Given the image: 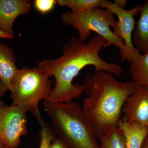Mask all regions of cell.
I'll list each match as a JSON object with an SVG mask.
<instances>
[{"label":"cell","instance_id":"obj_11","mask_svg":"<svg viewBox=\"0 0 148 148\" xmlns=\"http://www.w3.org/2000/svg\"><path fill=\"white\" fill-rule=\"evenodd\" d=\"M118 127L122 132L126 148H141L148 135V128L136 122H128L121 119Z\"/></svg>","mask_w":148,"mask_h":148},{"label":"cell","instance_id":"obj_1","mask_svg":"<svg viewBox=\"0 0 148 148\" xmlns=\"http://www.w3.org/2000/svg\"><path fill=\"white\" fill-rule=\"evenodd\" d=\"M106 40L97 34L88 41L72 37L62 47L61 57L38 62V68L55 79L54 87L44 101L51 103H69L79 98L84 92L83 87L73 82L86 66H93L95 71L103 70L116 76L121 75L123 68L121 65L108 63L100 56L99 52L106 48Z\"/></svg>","mask_w":148,"mask_h":148},{"label":"cell","instance_id":"obj_14","mask_svg":"<svg viewBox=\"0 0 148 148\" xmlns=\"http://www.w3.org/2000/svg\"><path fill=\"white\" fill-rule=\"evenodd\" d=\"M100 148H126L124 136L118 127L100 138Z\"/></svg>","mask_w":148,"mask_h":148},{"label":"cell","instance_id":"obj_16","mask_svg":"<svg viewBox=\"0 0 148 148\" xmlns=\"http://www.w3.org/2000/svg\"><path fill=\"white\" fill-rule=\"evenodd\" d=\"M40 113L35 116L41 127L39 133L40 145L39 148H49L53 140L57 138L56 134L54 130L45 121Z\"/></svg>","mask_w":148,"mask_h":148},{"label":"cell","instance_id":"obj_3","mask_svg":"<svg viewBox=\"0 0 148 148\" xmlns=\"http://www.w3.org/2000/svg\"><path fill=\"white\" fill-rule=\"evenodd\" d=\"M43 106L56 133L68 148H100L94 130L79 104L44 101Z\"/></svg>","mask_w":148,"mask_h":148},{"label":"cell","instance_id":"obj_7","mask_svg":"<svg viewBox=\"0 0 148 148\" xmlns=\"http://www.w3.org/2000/svg\"><path fill=\"white\" fill-rule=\"evenodd\" d=\"M27 112L17 106L0 107V140L8 148H17L27 134Z\"/></svg>","mask_w":148,"mask_h":148},{"label":"cell","instance_id":"obj_18","mask_svg":"<svg viewBox=\"0 0 148 148\" xmlns=\"http://www.w3.org/2000/svg\"><path fill=\"white\" fill-rule=\"evenodd\" d=\"M49 148H68L60 138H55L51 144Z\"/></svg>","mask_w":148,"mask_h":148},{"label":"cell","instance_id":"obj_20","mask_svg":"<svg viewBox=\"0 0 148 148\" xmlns=\"http://www.w3.org/2000/svg\"><path fill=\"white\" fill-rule=\"evenodd\" d=\"M14 35L8 34L0 30V38L12 39L14 38Z\"/></svg>","mask_w":148,"mask_h":148},{"label":"cell","instance_id":"obj_9","mask_svg":"<svg viewBox=\"0 0 148 148\" xmlns=\"http://www.w3.org/2000/svg\"><path fill=\"white\" fill-rule=\"evenodd\" d=\"M32 3L29 0H0V30L14 35V22L18 16L29 13Z\"/></svg>","mask_w":148,"mask_h":148},{"label":"cell","instance_id":"obj_5","mask_svg":"<svg viewBox=\"0 0 148 148\" xmlns=\"http://www.w3.org/2000/svg\"><path fill=\"white\" fill-rule=\"evenodd\" d=\"M114 15L109 10L96 7L79 14L65 12L61 14V18L64 25L71 26L77 31L80 39L86 41L91 32H95L107 42L106 48L114 45L121 52L124 50V43L114 34L110 29L116 26Z\"/></svg>","mask_w":148,"mask_h":148},{"label":"cell","instance_id":"obj_12","mask_svg":"<svg viewBox=\"0 0 148 148\" xmlns=\"http://www.w3.org/2000/svg\"><path fill=\"white\" fill-rule=\"evenodd\" d=\"M140 15L133 34V42L140 51L148 52V0L141 5Z\"/></svg>","mask_w":148,"mask_h":148},{"label":"cell","instance_id":"obj_2","mask_svg":"<svg viewBox=\"0 0 148 148\" xmlns=\"http://www.w3.org/2000/svg\"><path fill=\"white\" fill-rule=\"evenodd\" d=\"M82 86L88 96L83 113L100 139L118 127L123 105L137 85L132 81L120 82L111 73L99 70L86 74Z\"/></svg>","mask_w":148,"mask_h":148},{"label":"cell","instance_id":"obj_4","mask_svg":"<svg viewBox=\"0 0 148 148\" xmlns=\"http://www.w3.org/2000/svg\"><path fill=\"white\" fill-rule=\"evenodd\" d=\"M49 77L38 67L18 69L10 90L12 105L26 112H32L33 115L39 112V102L46 100L52 90Z\"/></svg>","mask_w":148,"mask_h":148},{"label":"cell","instance_id":"obj_24","mask_svg":"<svg viewBox=\"0 0 148 148\" xmlns=\"http://www.w3.org/2000/svg\"><path fill=\"white\" fill-rule=\"evenodd\" d=\"M4 105V104L3 102L0 100V107H1L2 106H3Z\"/></svg>","mask_w":148,"mask_h":148},{"label":"cell","instance_id":"obj_6","mask_svg":"<svg viewBox=\"0 0 148 148\" xmlns=\"http://www.w3.org/2000/svg\"><path fill=\"white\" fill-rule=\"evenodd\" d=\"M99 7L109 10L117 17L118 21L113 32L124 43V50L120 52L122 61H127L130 63L138 60L142 54L133 45L132 36L136 22L135 16L140 13L141 5H137L127 10L120 8L114 3L101 0Z\"/></svg>","mask_w":148,"mask_h":148},{"label":"cell","instance_id":"obj_17","mask_svg":"<svg viewBox=\"0 0 148 148\" xmlns=\"http://www.w3.org/2000/svg\"><path fill=\"white\" fill-rule=\"evenodd\" d=\"M33 3L38 12L45 14L52 10L57 3L54 0H35Z\"/></svg>","mask_w":148,"mask_h":148},{"label":"cell","instance_id":"obj_19","mask_svg":"<svg viewBox=\"0 0 148 148\" xmlns=\"http://www.w3.org/2000/svg\"><path fill=\"white\" fill-rule=\"evenodd\" d=\"M115 3L119 7L122 9H124L126 5V1L125 0H116L115 1Z\"/></svg>","mask_w":148,"mask_h":148},{"label":"cell","instance_id":"obj_13","mask_svg":"<svg viewBox=\"0 0 148 148\" xmlns=\"http://www.w3.org/2000/svg\"><path fill=\"white\" fill-rule=\"evenodd\" d=\"M128 72L135 84L148 88V52L141 54L138 60L130 63Z\"/></svg>","mask_w":148,"mask_h":148},{"label":"cell","instance_id":"obj_23","mask_svg":"<svg viewBox=\"0 0 148 148\" xmlns=\"http://www.w3.org/2000/svg\"><path fill=\"white\" fill-rule=\"evenodd\" d=\"M0 148H8L4 145L3 143L0 140Z\"/></svg>","mask_w":148,"mask_h":148},{"label":"cell","instance_id":"obj_15","mask_svg":"<svg viewBox=\"0 0 148 148\" xmlns=\"http://www.w3.org/2000/svg\"><path fill=\"white\" fill-rule=\"evenodd\" d=\"M56 1L59 5L69 8L73 13L79 14L92 8L99 7L101 0H57Z\"/></svg>","mask_w":148,"mask_h":148},{"label":"cell","instance_id":"obj_8","mask_svg":"<svg viewBox=\"0 0 148 148\" xmlns=\"http://www.w3.org/2000/svg\"><path fill=\"white\" fill-rule=\"evenodd\" d=\"M122 114L125 121L136 122L148 128V88L137 86L125 101Z\"/></svg>","mask_w":148,"mask_h":148},{"label":"cell","instance_id":"obj_22","mask_svg":"<svg viewBox=\"0 0 148 148\" xmlns=\"http://www.w3.org/2000/svg\"><path fill=\"white\" fill-rule=\"evenodd\" d=\"M141 148H148V135L144 140Z\"/></svg>","mask_w":148,"mask_h":148},{"label":"cell","instance_id":"obj_21","mask_svg":"<svg viewBox=\"0 0 148 148\" xmlns=\"http://www.w3.org/2000/svg\"><path fill=\"white\" fill-rule=\"evenodd\" d=\"M7 91L3 85L0 81V98L2 97L5 94V92Z\"/></svg>","mask_w":148,"mask_h":148},{"label":"cell","instance_id":"obj_10","mask_svg":"<svg viewBox=\"0 0 148 148\" xmlns=\"http://www.w3.org/2000/svg\"><path fill=\"white\" fill-rule=\"evenodd\" d=\"M16 62V56L12 49L0 42V81L9 91L12 82L18 71Z\"/></svg>","mask_w":148,"mask_h":148}]
</instances>
